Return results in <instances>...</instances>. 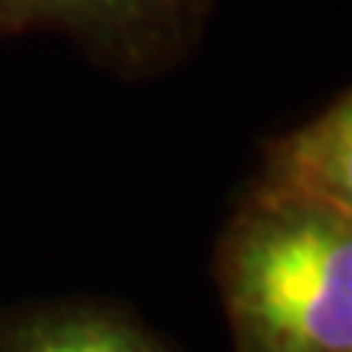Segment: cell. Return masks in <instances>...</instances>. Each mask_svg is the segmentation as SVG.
<instances>
[{
    "label": "cell",
    "instance_id": "obj_1",
    "mask_svg": "<svg viewBox=\"0 0 352 352\" xmlns=\"http://www.w3.org/2000/svg\"><path fill=\"white\" fill-rule=\"evenodd\" d=\"M232 352H352V212L241 189L212 248Z\"/></svg>",
    "mask_w": 352,
    "mask_h": 352
},
{
    "label": "cell",
    "instance_id": "obj_2",
    "mask_svg": "<svg viewBox=\"0 0 352 352\" xmlns=\"http://www.w3.org/2000/svg\"><path fill=\"white\" fill-rule=\"evenodd\" d=\"M212 0H0V43L63 33L121 82L173 72L196 52Z\"/></svg>",
    "mask_w": 352,
    "mask_h": 352
},
{
    "label": "cell",
    "instance_id": "obj_3",
    "mask_svg": "<svg viewBox=\"0 0 352 352\" xmlns=\"http://www.w3.org/2000/svg\"><path fill=\"white\" fill-rule=\"evenodd\" d=\"M248 189L280 199L323 202L352 212V98L349 88L307 121L261 144Z\"/></svg>",
    "mask_w": 352,
    "mask_h": 352
},
{
    "label": "cell",
    "instance_id": "obj_4",
    "mask_svg": "<svg viewBox=\"0 0 352 352\" xmlns=\"http://www.w3.org/2000/svg\"><path fill=\"white\" fill-rule=\"evenodd\" d=\"M0 352H179L131 307L59 297L0 307Z\"/></svg>",
    "mask_w": 352,
    "mask_h": 352
}]
</instances>
